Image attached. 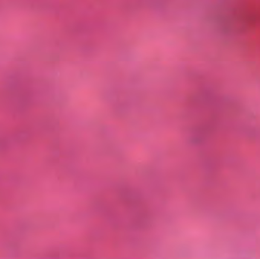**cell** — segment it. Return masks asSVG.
Segmentation results:
<instances>
[{
    "label": "cell",
    "instance_id": "cell-1",
    "mask_svg": "<svg viewBox=\"0 0 260 259\" xmlns=\"http://www.w3.org/2000/svg\"><path fill=\"white\" fill-rule=\"evenodd\" d=\"M99 208L107 217L125 226L142 227L148 219V211L142 201L124 189L105 193L99 200Z\"/></svg>",
    "mask_w": 260,
    "mask_h": 259
}]
</instances>
